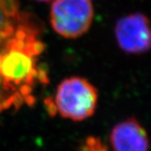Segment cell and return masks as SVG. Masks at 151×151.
<instances>
[{"instance_id": "obj_5", "label": "cell", "mask_w": 151, "mask_h": 151, "mask_svg": "<svg viewBox=\"0 0 151 151\" xmlns=\"http://www.w3.org/2000/svg\"><path fill=\"white\" fill-rule=\"evenodd\" d=\"M22 15L17 0H0V49L14 35Z\"/></svg>"}, {"instance_id": "obj_7", "label": "cell", "mask_w": 151, "mask_h": 151, "mask_svg": "<svg viewBox=\"0 0 151 151\" xmlns=\"http://www.w3.org/2000/svg\"><path fill=\"white\" fill-rule=\"evenodd\" d=\"M6 100H7V98H4L3 94L0 93V112L4 109V103H5Z\"/></svg>"}, {"instance_id": "obj_4", "label": "cell", "mask_w": 151, "mask_h": 151, "mask_svg": "<svg viewBox=\"0 0 151 151\" xmlns=\"http://www.w3.org/2000/svg\"><path fill=\"white\" fill-rule=\"evenodd\" d=\"M110 142L113 151H148L149 149L147 133L134 118L117 124L111 132Z\"/></svg>"}, {"instance_id": "obj_8", "label": "cell", "mask_w": 151, "mask_h": 151, "mask_svg": "<svg viewBox=\"0 0 151 151\" xmlns=\"http://www.w3.org/2000/svg\"><path fill=\"white\" fill-rule=\"evenodd\" d=\"M35 1H39V2H50L52 0H35Z\"/></svg>"}, {"instance_id": "obj_1", "label": "cell", "mask_w": 151, "mask_h": 151, "mask_svg": "<svg viewBox=\"0 0 151 151\" xmlns=\"http://www.w3.org/2000/svg\"><path fill=\"white\" fill-rule=\"evenodd\" d=\"M97 91L89 81L78 76L66 78L57 87L55 98L56 110L65 119L83 121L95 113Z\"/></svg>"}, {"instance_id": "obj_3", "label": "cell", "mask_w": 151, "mask_h": 151, "mask_svg": "<svg viewBox=\"0 0 151 151\" xmlns=\"http://www.w3.org/2000/svg\"><path fill=\"white\" fill-rule=\"evenodd\" d=\"M115 35L119 47L129 54H142L150 48V22L141 13L123 17L117 22Z\"/></svg>"}, {"instance_id": "obj_6", "label": "cell", "mask_w": 151, "mask_h": 151, "mask_svg": "<svg viewBox=\"0 0 151 151\" xmlns=\"http://www.w3.org/2000/svg\"><path fill=\"white\" fill-rule=\"evenodd\" d=\"M81 151H108V149L100 139L90 137L86 139Z\"/></svg>"}, {"instance_id": "obj_2", "label": "cell", "mask_w": 151, "mask_h": 151, "mask_svg": "<svg viewBox=\"0 0 151 151\" xmlns=\"http://www.w3.org/2000/svg\"><path fill=\"white\" fill-rule=\"evenodd\" d=\"M94 16L90 0H54L50 24L55 32L67 39L80 37L89 29Z\"/></svg>"}]
</instances>
